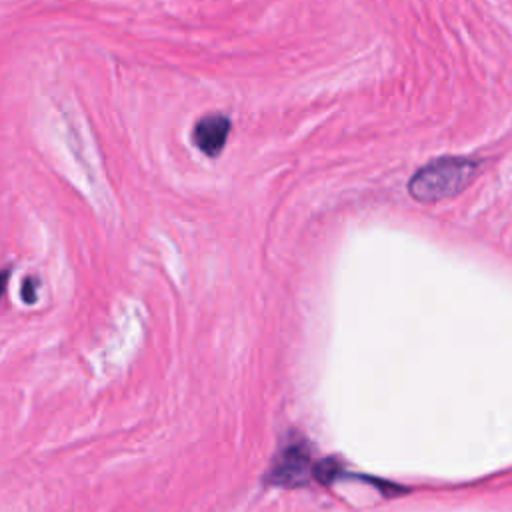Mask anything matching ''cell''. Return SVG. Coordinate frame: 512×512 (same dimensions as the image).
<instances>
[{
    "mask_svg": "<svg viewBox=\"0 0 512 512\" xmlns=\"http://www.w3.org/2000/svg\"><path fill=\"white\" fill-rule=\"evenodd\" d=\"M318 468L312 466L304 442H288L284 450L276 456L268 472V480L280 486H300L310 476H318Z\"/></svg>",
    "mask_w": 512,
    "mask_h": 512,
    "instance_id": "2",
    "label": "cell"
},
{
    "mask_svg": "<svg viewBox=\"0 0 512 512\" xmlns=\"http://www.w3.org/2000/svg\"><path fill=\"white\" fill-rule=\"evenodd\" d=\"M480 162L468 156H442L418 168L408 180V192L422 204H434L464 192L478 176Z\"/></svg>",
    "mask_w": 512,
    "mask_h": 512,
    "instance_id": "1",
    "label": "cell"
},
{
    "mask_svg": "<svg viewBox=\"0 0 512 512\" xmlns=\"http://www.w3.org/2000/svg\"><path fill=\"white\" fill-rule=\"evenodd\" d=\"M232 122L222 112L204 114L196 120L192 128V142L194 146L208 158H218L228 142Z\"/></svg>",
    "mask_w": 512,
    "mask_h": 512,
    "instance_id": "3",
    "label": "cell"
}]
</instances>
